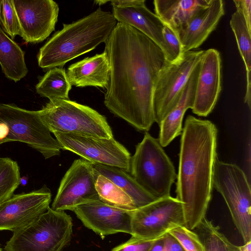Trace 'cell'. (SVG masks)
I'll return each mask as SVG.
<instances>
[{"instance_id": "1", "label": "cell", "mask_w": 251, "mask_h": 251, "mask_svg": "<svg viewBox=\"0 0 251 251\" xmlns=\"http://www.w3.org/2000/svg\"><path fill=\"white\" fill-rule=\"evenodd\" d=\"M104 51L110 66L105 106L137 129L148 132L155 123L154 90L165 63L162 50L133 27L118 22Z\"/></svg>"}, {"instance_id": "2", "label": "cell", "mask_w": 251, "mask_h": 251, "mask_svg": "<svg viewBox=\"0 0 251 251\" xmlns=\"http://www.w3.org/2000/svg\"><path fill=\"white\" fill-rule=\"evenodd\" d=\"M218 129L211 121L188 116L181 134L176 199L184 226L193 230L205 217L213 189Z\"/></svg>"}, {"instance_id": "3", "label": "cell", "mask_w": 251, "mask_h": 251, "mask_svg": "<svg viewBox=\"0 0 251 251\" xmlns=\"http://www.w3.org/2000/svg\"><path fill=\"white\" fill-rule=\"evenodd\" d=\"M118 22L112 13L99 8L89 15L56 32L39 50V66L62 67L69 61L105 43Z\"/></svg>"}, {"instance_id": "4", "label": "cell", "mask_w": 251, "mask_h": 251, "mask_svg": "<svg viewBox=\"0 0 251 251\" xmlns=\"http://www.w3.org/2000/svg\"><path fill=\"white\" fill-rule=\"evenodd\" d=\"M163 148L158 139L146 132L130 161V175L156 199L170 196L177 177L174 164Z\"/></svg>"}, {"instance_id": "5", "label": "cell", "mask_w": 251, "mask_h": 251, "mask_svg": "<svg viewBox=\"0 0 251 251\" xmlns=\"http://www.w3.org/2000/svg\"><path fill=\"white\" fill-rule=\"evenodd\" d=\"M51 133H71L97 138L113 137L106 118L90 107L70 100H50L38 110Z\"/></svg>"}, {"instance_id": "6", "label": "cell", "mask_w": 251, "mask_h": 251, "mask_svg": "<svg viewBox=\"0 0 251 251\" xmlns=\"http://www.w3.org/2000/svg\"><path fill=\"white\" fill-rule=\"evenodd\" d=\"M73 233L71 217L51 208L35 221L13 232L5 251H64Z\"/></svg>"}, {"instance_id": "7", "label": "cell", "mask_w": 251, "mask_h": 251, "mask_svg": "<svg viewBox=\"0 0 251 251\" xmlns=\"http://www.w3.org/2000/svg\"><path fill=\"white\" fill-rule=\"evenodd\" d=\"M19 141L40 152L45 159L59 155L61 147L41 121L38 111L0 103V142Z\"/></svg>"}, {"instance_id": "8", "label": "cell", "mask_w": 251, "mask_h": 251, "mask_svg": "<svg viewBox=\"0 0 251 251\" xmlns=\"http://www.w3.org/2000/svg\"><path fill=\"white\" fill-rule=\"evenodd\" d=\"M213 186L224 198L244 244L251 241V190L245 172L237 165L218 158Z\"/></svg>"}, {"instance_id": "9", "label": "cell", "mask_w": 251, "mask_h": 251, "mask_svg": "<svg viewBox=\"0 0 251 251\" xmlns=\"http://www.w3.org/2000/svg\"><path fill=\"white\" fill-rule=\"evenodd\" d=\"M203 50L184 52L177 61L166 62L160 70L153 97L155 123L159 126L178 102L193 71L200 62Z\"/></svg>"}, {"instance_id": "10", "label": "cell", "mask_w": 251, "mask_h": 251, "mask_svg": "<svg viewBox=\"0 0 251 251\" xmlns=\"http://www.w3.org/2000/svg\"><path fill=\"white\" fill-rule=\"evenodd\" d=\"M184 225L182 204L170 196L133 211L131 235L146 240H154Z\"/></svg>"}, {"instance_id": "11", "label": "cell", "mask_w": 251, "mask_h": 251, "mask_svg": "<svg viewBox=\"0 0 251 251\" xmlns=\"http://www.w3.org/2000/svg\"><path fill=\"white\" fill-rule=\"evenodd\" d=\"M61 149L71 151L94 164L117 167L129 172L131 155L113 137L97 138L71 133H53Z\"/></svg>"}, {"instance_id": "12", "label": "cell", "mask_w": 251, "mask_h": 251, "mask_svg": "<svg viewBox=\"0 0 251 251\" xmlns=\"http://www.w3.org/2000/svg\"><path fill=\"white\" fill-rule=\"evenodd\" d=\"M96 173L92 163L75 160L63 177L51 208L72 210L75 206L100 200L96 188Z\"/></svg>"}, {"instance_id": "13", "label": "cell", "mask_w": 251, "mask_h": 251, "mask_svg": "<svg viewBox=\"0 0 251 251\" xmlns=\"http://www.w3.org/2000/svg\"><path fill=\"white\" fill-rule=\"evenodd\" d=\"M51 200V192L46 185L13 195L0 204V230L14 232L29 225L48 210Z\"/></svg>"}, {"instance_id": "14", "label": "cell", "mask_w": 251, "mask_h": 251, "mask_svg": "<svg viewBox=\"0 0 251 251\" xmlns=\"http://www.w3.org/2000/svg\"><path fill=\"white\" fill-rule=\"evenodd\" d=\"M20 26V35L26 43H37L54 30L59 13L52 0H12Z\"/></svg>"}, {"instance_id": "15", "label": "cell", "mask_w": 251, "mask_h": 251, "mask_svg": "<svg viewBox=\"0 0 251 251\" xmlns=\"http://www.w3.org/2000/svg\"><path fill=\"white\" fill-rule=\"evenodd\" d=\"M72 211L86 227L102 238L119 232L132 234L133 211L115 207L100 200L79 204Z\"/></svg>"}, {"instance_id": "16", "label": "cell", "mask_w": 251, "mask_h": 251, "mask_svg": "<svg viewBox=\"0 0 251 251\" xmlns=\"http://www.w3.org/2000/svg\"><path fill=\"white\" fill-rule=\"evenodd\" d=\"M222 90V62L216 49L204 51L200 62L193 113L206 117L213 110Z\"/></svg>"}, {"instance_id": "17", "label": "cell", "mask_w": 251, "mask_h": 251, "mask_svg": "<svg viewBox=\"0 0 251 251\" xmlns=\"http://www.w3.org/2000/svg\"><path fill=\"white\" fill-rule=\"evenodd\" d=\"M225 15L222 0H211L206 7L196 12L176 33L184 52L195 50L216 29Z\"/></svg>"}, {"instance_id": "18", "label": "cell", "mask_w": 251, "mask_h": 251, "mask_svg": "<svg viewBox=\"0 0 251 251\" xmlns=\"http://www.w3.org/2000/svg\"><path fill=\"white\" fill-rule=\"evenodd\" d=\"M199 68L200 62L190 76L178 102L159 126L160 130L158 139L162 147L167 146L181 134L184 115L188 109H192L194 105Z\"/></svg>"}, {"instance_id": "19", "label": "cell", "mask_w": 251, "mask_h": 251, "mask_svg": "<svg viewBox=\"0 0 251 251\" xmlns=\"http://www.w3.org/2000/svg\"><path fill=\"white\" fill-rule=\"evenodd\" d=\"M109 72V61L103 51L72 64L68 68L66 73L72 86L106 88Z\"/></svg>"}, {"instance_id": "20", "label": "cell", "mask_w": 251, "mask_h": 251, "mask_svg": "<svg viewBox=\"0 0 251 251\" xmlns=\"http://www.w3.org/2000/svg\"><path fill=\"white\" fill-rule=\"evenodd\" d=\"M112 14L118 22L128 25L154 42L162 50L164 24L146 5L122 8L112 6Z\"/></svg>"}, {"instance_id": "21", "label": "cell", "mask_w": 251, "mask_h": 251, "mask_svg": "<svg viewBox=\"0 0 251 251\" xmlns=\"http://www.w3.org/2000/svg\"><path fill=\"white\" fill-rule=\"evenodd\" d=\"M211 0H154L155 14L175 32L183 26Z\"/></svg>"}, {"instance_id": "22", "label": "cell", "mask_w": 251, "mask_h": 251, "mask_svg": "<svg viewBox=\"0 0 251 251\" xmlns=\"http://www.w3.org/2000/svg\"><path fill=\"white\" fill-rule=\"evenodd\" d=\"M0 65L5 76L15 82L23 78L28 73L24 51L0 26Z\"/></svg>"}, {"instance_id": "23", "label": "cell", "mask_w": 251, "mask_h": 251, "mask_svg": "<svg viewBox=\"0 0 251 251\" xmlns=\"http://www.w3.org/2000/svg\"><path fill=\"white\" fill-rule=\"evenodd\" d=\"M93 165L97 174L106 177L126 192L132 200L137 208L158 200L143 189L125 170L100 164Z\"/></svg>"}, {"instance_id": "24", "label": "cell", "mask_w": 251, "mask_h": 251, "mask_svg": "<svg viewBox=\"0 0 251 251\" xmlns=\"http://www.w3.org/2000/svg\"><path fill=\"white\" fill-rule=\"evenodd\" d=\"M234 33L238 50L243 59L246 71L247 85L244 102L249 108L251 107V32L248 28L244 17L236 10L229 22Z\"/></svg>"}, {"instance_id": "25", "label": "cell", "mask_w": 251, "mask_h": 251, "mask_svg": "<svg viewBox=\"0 0 251 251\" xmlns=\"http://www.w3.org/2000/svg\"><path fill=\"white\" fill-rule=\"evenodd\" d=\"M37 93L49 99L70 100L69 93L72 85L68 79L66 71L62 67L49 69L36 85Z\"/></svg>"}, {"instance_id": "26", "label": "cell", "mask_w": 251, "mask_h": 251, "mask_svg": "<svg viewBox=\"0 0 251 251\" xmlns=\"http://www.w3.org/2000/svg\"><path fill=\"white\" fill-rule=\"evenodd\" d=\"M198 235L204 251H240V246L231 242L211 221L204 217L193 230Z\"/></svg>"}, {"instance_id": "27", "label": "cell", "mask_w": 251, "mask_h": 251, "mask_svg": "<svg viewBox=\"0 0 251 251\" xmlns=\"http://www.w3.org/2000/svg\"><path fill=\"white\" fill-rule=\"evenodd\" d=\"M96 188L100 201L104 203L126 210L137 209L132 200L126 192L110 180L97 173Z\"/></svg>"}, {"instance_id": "28", "label": "cell", "mask_w": 251, "mask_h": 251, "mask_svg": "<svg viewBox=\"0 0 251 251\" xmlns=\"http://www.w3.org/2000/svg\"><path fill=\"white\" fill-rule=\"evenodd\" d=\"M20 183L17 162L8 157H0V204L13 195Z\"/></svg>"}, {"instance_id": "29", "label": "cell", "mask_w": 251, "mask_h": 251, "mask_svg": "<svg viewBox=\"0 0 251 251\" xmlns=\"http://www.w3.org/2000/svg\"><path fill=\"white\" fill-rule=\"evenodd\" d=\"M0 25L12 40L20 35V26L12 0H0Z\"/></svg>"}, {"instance_id": "30", "label": "cell", "mask_w": 251, "mask_h": 251, "mask_svg": "<svg viewBox=\"0 0 251 251\" xmlns=\"http://www.w3.org/2000/svg\"><path fill=\"white\" fill-rule=\"evenodd\" d=\"M162 33L164 42L162 51L165 61L170 63L175 62L184 52L180 41L176 33L166 25H164Z\"/></svg>"}, {"instance_id": "31", "label": "cell", "mask_w": 251, "mask_h": 251, "mask_svg": "<svg viewBox=\"0 0 251 251\" xmlns=\"http://www.w3.org/2000/svg\"><path fill=\"white\" fill-rule=\"evenodd\" d=\"M169 233L177 240L185 251H204L198 235L184 226L177 227Z\"/></svg>"}, {"instance_id": "32", "label": "cell", "mask_w": 251, "mask_h": 251, "mask_svg": "<svg viewBox=\"0 0 251 251\" xmlns=\"http://www.w3.org/2000/svg\"><path fill=\"white\" fill-rule=\"evenodd\" d=\"M155 240H146L132 236L127 241L111 251H149Z\"/></svg>"}, {"instance_id": "33", "label": "cell", "mask_w": 251, "mask_h": 251, "mask_svg": "<svg viewBox=\"0 0 251 251\" xmlns=\"http://www.w3.org/2000/svg\"><path fill=\"white\" fill-rule=\"evenodd\" d=\"M236 10L242 14L248 28L251 32V0H234Z\"/></svg>"}, {"instance_id": "34", "label": "cell", "mask_w": 251, "mask_h": 251, "mask_svg": "<svg viewBox=\"0 0 251 251\" xmlns=\"http://www.w3.org/2000/svg\"><path fill=\"white\" fill-rule=\"evenodd\" d=\"M164 251H185L177 240L169 233L164 237Z\"/></svg>"}, {"instance_id": "35", "label": "cell", "mask_w": 251, "mask_h": 251, "mask_svg": "<svg viewBox=\"0 0 251 251\" xmlns=\"http://www.w3.org/2000/svg\"><path fill=\"white\" fill-rule=\"evenodd\" d=\"M112 6L126 8L141 6L146 5L145 0H109Z\"/></svg>"}, {"instance_id": "36", "label": "cell", "mask_w": 251, "mask_h": 251, "mask_svg": "<svg viewBox=\"0 0 251 251\" xmlns=\"http://www.w3.org/2000/svg\"><path fill=\"white\" fill-rule=\"evenodd\" d=\"M149 251H164V243L160 240L155 241Z\"/></svg>"}, {"instance_id": "37", "label": "cell", "mask_w": 251, "mask_h": 251, "mask_svg": "<svg viewBox=\"0 0 251 251\" xmlns=\"http://www.w3.org/2000/svg\"><path fill=\"white\" fill-rule=\"evenodd\" d=\"M240 251H251V241L248 242L244 245L240 246Z\"/></svg>"}, {"instance_id": "38", "label": "cell", "mask_w": 251, "mask_h": 251, "mask_svg": "<svg viewBox=\"0 0 251 251\" xmlns=\"http://www.w3.org/2000/svg\"><path fill=\"white\" fill-rule=\"evenodd\" d=\"M109 2V0H95L94 1V2L96 3L97 4H99V5H101L104 4H105L106 2Z\"/></svg>"}, {"instance_id": "39", "label": "cell", "mask_w": 251, "mask_h": 251, "mask_svg": "<svg viewBox=\"0 0 251 251\" xmlns=\"http://www.w3.org/2000/svg\"><path fill=\"white\" fill-rule=\"evenodd\" d=\"M0 251H1V249H0Z\"/></svg>"}, {"instance_id": "40", "label": "cell", "mask_w": 251, "mask_h": 251, "mask_svg": "<svg viewBox=\"0 0 251 251\" xmlns=\"http://www.w3.org/2000/svg\"><path fill=\"white\" fill-rule=\"evenodd\" d=\"M1 144V143L0 142V145Z\"/></svg>"}]
</instances>
